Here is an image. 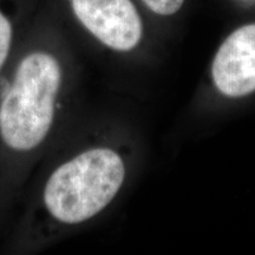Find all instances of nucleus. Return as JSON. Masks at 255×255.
<instances>
[{"instance_id":"1","label":"nucleus","mask_w":255,"mask_h":255,"mask_svg":"<svg viewBox=\"0 0 255 255\" xmlns=\"http://www.w3.org/2000/svg\"><path fill=\"white\" fill-rule=\"evenodd\" d=\"M62 70L45 51L26 53L0 104V136L15 151L37 148L49 133L55 116Z\"/></svg>"},{"instance_id":"2","label":"nucleus","mask_w":255,"mask_h":255,"mask_svg":"<svg viewBox=\"0 0 255 255\" xmlns=\"http://www.w3.org/2000/svg\"><path fill=\"white\" fill-rule=\"evenodd\" d=\"M122 158L107 148L91 149L57 168L44 189V203L56 220L75 225L103 210L122 187Z\"/></svg>"},{"instance_id":"3","label":"nucleus","mask_w":255,"mask_h":255,"mask_svg":"<svg viewBox=\"0 0 255 255\" xmlns=\"http://www.w3.org/2000/svg\"><path fill=\"white\" fill-rule=\"evenodd\" d=\"M77 20L102 44L129 51L142 38V21L131 0H70Z\"/></svg>"},{"instance_id":"4","label":"nucleus","mask_w":255,"mask_h":255,"mask_svg":"<svg viewBox=\"0 0 255 255\" xmlns=\"http://www.w3.org/2000/svg\"><path fill=\"white\" fill-rule=\"evenodd\" d=\"M212 75L218 90L228 97L255 91V24L238 28L223 41Z\"/></svg>"},{"instance_id":"5","label":"nucleus","mask_w":255,"mask_h":255,"mask_svg":"<svg viewBox=\"0 0 255 255\" xmlns=\"http://www.w3.org/2000/svg\"><path fill=\"white\" fill-rule=\"evenodd\" d=\"M14 34L15 27L13 19L7 11H5L0 2V70L2 69L11 52Z\"/></svg>"},{"instance_id":"6","label":"nucleus","mask_w":255,"mask_h":255,"mask_svg":"<svg viewBox=\"0 0 255 255\" xmlns=\"http://www.w3.org/2000/svg\"><path fill=\"white\" fill-rule=\"evenodd\" d=\"M155 13L171 15L182 7L184 0H142Z\"/></svg>"}]
</instances>
